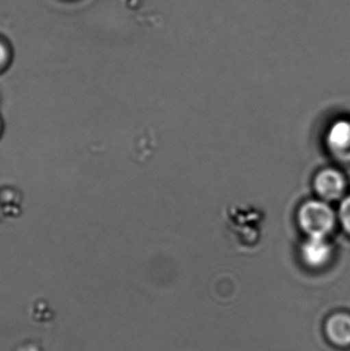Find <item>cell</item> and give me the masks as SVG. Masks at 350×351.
<instances>
[{
  "mask_svg": "<svg viewBox=\"0 0 350 351\" xmlns=\"http://www.w3.org/2000/svg\"><path fill=\"white\" fill-rule=\"evenodd\" d=\"M339 219H340L345 230L350 234V195L347 196L341 204L340 210H339Z\"/></svg>",
  "mask_w": 350,
  "mask_h": 351,
  "instance_id": "6",
  "label": "cell"
},
{
  "mask_svg": "<svg viewBox=\"0 0 350 351\" xmlns=\"http://www.w3.org/2000/svg\"><path fill=\"white\" fill-rule=\"evenodd\" d=\"M299 223L310 237H326L335 225V215L324 202H308L299 210Z\"/></svg>",
  "mask_w": 350,
  "mask_h": 351,
  "instance_id": "1",
  "label": "cell"
},
{
  "mask_svg": "<svg viewBox=\"0 0 350 351\" xmlns=\"http://www.w3.org/2000/svg\"><path fill=\"white\" fill-rule=\"evenodd\" d=\"M6 58H8V51L5 45L0 41V66L6 61Z\"/></svg>",
  "mask_w": 350,
  "mask_h": 351,
  "instance_id": "7",
  "label": "cell"
},
{
  "mask_svg": "<svg viewBox=\"0 0 350 351\" xmlns=\"http://www.w3.org/2000/svg\"><path fill=\"white\" fill-rule=\"evenodd\" d=\"M333 249L325 237H310L301 249L302 259L308 267L320 269L332 258Z\"/></svg>",
  "mask_w": 350,
  "mask_h": 351,
  "instance_id": "3",
  "label": "cell"
},
{
  "mask_svg": "<svg viewBox=\"0 0 350 351\" xmlns=\"http://www.w3.org/2000/svg\"><path fill=\"white\" fill-rule=\"evenodd\" d=\"M323 334L332 348L350 350V311L338 309L329 313L323 323Z\"/></svg>",
  "mask_w": 350,
  "mask_h": 351,
  "instance_id": "2",
  "label": "cell"
},
{
  "mask_svg": "<svg viewBox=\"0 0 350 351\" xmlns=\"http://www.w3.org/2000/svg\"><path fill=\"white\" fill-rule=\"evenodd\" d=\"M314 185L316 191L323 198L335 200L342 196L345 189V180L338 171L328 169L316 176Z\"/></svg>",
  "mask_w": 350,
  "mask_h": 351,
  "instance_id": "4",
  "label": "cell"
},
{
  "mask_svg": "<svg viewBox=\"0 0 350 351\" xmlns=\"http://www.w3.org/2000/svg\"><path fill=\"white\" fill-rule=\"evenodd\" d=\"M329 147L338 158L350 160V121H339L328 135Z\"/></svg>",
  "mask_w": 350,
  "mask_h": 351,
  "instance_id": "5",
  "label": "cell"
}]
</instances>
